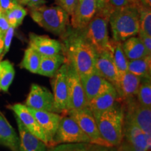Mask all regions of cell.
I'll return each instance as SVG.
<instances>
[{
	"label": "cell",
	"instance_id": "obj_4",
	"mask_svg": "<svg viewBox=\"0 0 151 151\" xmlns=\"http://www.w3.org/2000/svg\"><path fill=\"white\" fill-rule=\"evenodd\" d=\"M30 16L36 23L54 35L62 36L67 33L69 15L59 6L32 7Z\"/></svg>",
	"mask_w": 151,
	"mask_h": 151
},
{
	"label": "cell",
	"instance_id": "obj_19",
	"mask_svg": "<svg viewBox=\"0 0 151 151\" xmlns=\"http://www.w3.org/2000/svg\"><path fill=\"white\" fill-rule=\"evenodd\" d=\"M15 118L19 132V151H47L46 143L32 134L18 117L15 116Z\"/></svg>",
	"mask_w": 151,
	"mask_h": 151
},
{
	"label": "cell",
	"instance_id": "obj_44",
	"mask_svg": "<svg viewBox=\"0 0 151 151\" xmlns=\"http://www.w3.org/2000/svg\"><path fill=\"white\" fill-rule=\"evenodd\" d=\"M4 35H0V57L4 50Z\"/></svg>",
	"mask_w": 151,
	"mask_h": 151
},
{
	"label": "cell",
	"instance_id": "obj_8",
	"mask_svg": "<svg viewBox=\"0 0 151 151\" xmlns=\"http://www.w3.org/2000/svg\"><path fill=\"white\" fill-rule=\"evenodd\" d=\"M67 64L68 99L67 109L68 112L71 110L86 108L88 107V101L83 88L80 76L70 64L68 62Z\"/></svg>",
	"mask_w": 151,
	"mask_h": 151
},
{
	"label": "cell",
	"instance_id": "obj_1",
	"mask_svg": "<svg viewBox=\"0 0 151 151\" xmlns=\"http://www.w3.org/2000/svg\"><path fill=\"white\" fill-rule=\"evenodd\" d=\"M65 60L74 68L80 76L95 71L97 52L85 39L81 31H76L66 39Z\"/></svg>",
	"mask_w": 151,
	"mask_h": 151
},
{
	"label": "cell",
	"instance_id": "obj_46",
	"mask_svg": "<svg viewBox=\"0 0 151 151\" xmlns=\"http://www.w3.org/2000/svg\"><path fill=\"white\" fill-rule=\"evenodd\" d=\"M3 14V13H2V12H1V9H0V14Z\"/></svg>",
	"mask_w": 151,
	"mask_h": 151
},
{
	"label": "cell",
	"instance_id": "obj_28",
	"mask_svg": "<svg viewBox=\"0 0 151 151\" xmlns=\"http://www.w3.org/2000/svg\"><path fill=\"white\" fill-rule=\"evenodd\" d=\"M41 58V55L29 46L24 50L23 58L22 62H20V67L22 69L29 71V72L37 74L40 65Z\"/></svg>",
	"mask_w": 151,
	"mask_h": 151
},
{
	"label": "cell",
	"instance_id": "obj_34",
	"mask_svg": "<svg viewBox=\"0 0 151 151\" xmlns=\"http://www.w3.org/2000/svg\"><path fill=\"white\" fill-rule=\"evenodd\" d=\"M14 32L15 28L10 26V27L7 29V31L4 34V50L1 57H0V60H1L5 55L9 52L11 42H12L13 37L14 36Z\"/></svg>",
	"mask_w": 151,
	"mask_h": 151
},
{
	"label": "cell",
	"instance_id": "obj_45",
	"mask_svg": "<svg viewBox=\"0 0 151 151\" xmlns=\"http://www.w3.org/2000/svg\"><path fill=\"white\" fill-rule=\"evenodd\" d=\"M99 146H97V149H96V150H95V151H99Z\"/></svg>",
	"mask_w": 151,
	"mask_h": 151
},
{
	"label": "cell",
	"instance_id": "obj_17",
	"mask_svg": "<svg viewBox=\"0 0 151 151\" xmlns=\"http://www.w3.org/2000/svg\"><path fill=\"white\" fill-rule=\"evenodd\" d=\"M123 138L136 148L143 151H150L151 141L146 137V134L131 120L123 118L122 127Z\"/></svg>",
	"mask_w": 151,
	"mask_h": 151
},
{
	"label": "cell",
	"instance_id": "obj_43",
	"mask_svg": "<svg viewBox=\"0 0 151 151\" xmlns=\"http://www.w3.org/2000/svg\"><path fill=\"white\" fill-rule=\"evenodd\" d=\"M139 1L143 6L148 7V8L151 7V0H139Z\"/></svg>",
	"mask_w": 151,
	"mask_h": 151
},
{
	"label": "cell",
	"instance_id": "obj_32",
	"mask_svg": "<svg viewBox=\"0 0 151 151\" xmlns=\"http://www.w3.org/2000/svg\"><path fill=\"white\" fill-rule=\"evenodd\" d=\"M139 32L151 37V11L150 8L141 6L139 9Z\"/></svg>",
	"mask_w": 151,
	"mask_h": 151
},
{
	"label": "cell",
	"instance_id": "obj_21",
	"mask_svg": "<svg viewBox=\"0 0 151 151\" xmlns=\"http://www.w3.org/2000/svg\"><path fill=\"white\" fill-rule=\"evenodd\" d=\"M0 145L11 151H19V136L15 129L0 115Z\"/></svg>",
	"mask_w": 151,
	"mask_h": 151
},
{
	"label": "cell",
	"instance_id": "obj_22",
	"mask_svg": "<svg viewBox=\"0 0 151 151\" xmlns=\"http://www.w3.org/2000/svg\"><path fill=\"white\" fill-rule=\"evenodd\" d=\"M65 62V57L60 53L53 55H41L37 74L52 78Z\"/></svg>",
	"mask_w": 151,
	"mask_h": 151
},
{
	"label": "cell",
	"instance_id": "obj_16",
	"mask_svg": "<svg viewBox=\"0 0 151 151\" xmlns=\"http://www.w3.org/2000/svg\"><path fill=\"white\" fill-rule=\"evenodd\" d=\"M9 108L14 113L15 116L18 117L24 127L32 134L46 143L48 146V141L44 132L38 123L35 116L25 105L22 104H15L14 105L10 106Z\"/></svg>",
	"mask_w": 151,
	"mask_h": 151
},
{
	"label": "cell",
	"instance_id": "obj_47",
	"mask_svg": "<svg viewBox=\"0 0 151 151\" xmlns=\"http://www.w3.org/2000/svg\"><path fill=\"white\" fill-rule=\"evenodd\" d=\"M3 35V34L1 33V31H0V35Z\"/></svg>",
	"mask_w": 151,
	"mask_h": 151
},
{
	"label": "cell",
	"instance_id": "obj_48",
	"mask_svg": "<svg viewBox=\"0 0 151 151\" xmlns=\"http://www.w3.org/2000/svg\"><path fill=\"white\" fill-rule=\"evenodd\" d=\"M79 1V0H77V2H78V1Z\"/></svg>",
	"mask_w": 151,
	"mask_h": 151
},
{
	"label": "cell",
	"instance_id": "obj_11",
	"mask_svg": "<svg viewBox=\"0 0 151 151\" xmlns=\"http://www.w3.org/2000/svg\"><path fill=\"white\" fill-rule=\"evenodd\" d=\"M24 105L35 110L55 112L53 94L46 87L34 83L30 88Z\"/></svg>",
	"mask_w": 151,
	"mask_h": 151
},
{
	"label": "cell",
	"instance_id": "obj_23",
	"mask_svg": "<svg viewBox=\"0 0 151 151\" xmlns=\"http://www.w3.org/2000/svg\"><path fill=\"white\" fill-rule=\"evenodd\" d=\"M118 99V95L116 90L113 89L92 99L88 102V108L90 109L92 113L103 111L116 105Z\"/></svg>",
	"mask_w": 151,
	"mask_h": 151
},
{
	"label": "cell",
	"instance_id": "obj_24",
	"mask_svg": "<svg viewBox=\"0 0 151 151\" xmlns=\"http://www.w3.org/2000/svg\"><path fill=\"white\" fill-rule=\"evenodd\" d=\"M124 53L128 60L140 59L148 55L144 45L139 37H132L122 42Z\"/></svg>",
	"mask_w": 151,
	"mask_h": 151
},
{
	"label": "cell",
	"instance_id": "obj_20",
	"mask_svg": "<svg viewBox=\"0 0 151 151\" xmlns=\"http://www.w3.org/2000/svg\"><path fill=\"white\" fill-rule=\"evenodd\" d=\"M141 79L133 73L127 71L119 78L118 86L116 88L118 99L122 101L137 95Z\"/></svg>",
	"mask_w": 151,
	"mask_h": 151
},
{
	"label": "cell",
	"instance_id": "obj_27",
	"mask_svg": "<svg viewBox=\"0 0 151 151\" xmlns=\"http://www.w3.org/2000/svg\"><path fill=\"white\" fill-rule=\"evenodd\" d=\"M14 65L8 60H0V90L4 92L9 91L15 77Z\"/></svg>",
	"mask_w": 151,
	"mask_h": 151
},
{
	"label": "cell",
	"instance_id": "obj_6",
	"mask_svg": "<svg viewBox=\"0 0 151 151\" xmlns=\"http://www.w3.org/2000/svg\"><path fill=\"white\" fill-rule=\"evenodd\" d=\"M69 143H92V141L73 118L70 116H62L53 138V146Z\"/></svg>",
	"mask_w": 151,
	"mask_h": 151
},
{
	"label": "cell",
	"instance_id": "obj_10",
	"mask_svg": "<svg viewBox=\"0 0 151 151\" xmlns=\"http://www.w3.org/2000/svg\"><path fill=\"white\" fill-rule=\"evenodd\" d=\"M68 64L66 62L58 69L52 77V86L53 90L54 108L57 113H67Z\"/></svg>",
	"mask_w": 151,
	"mask_h": 151
},
{
	"label": "cell",
	"instance_id": "obj_2",
	"mask_svg": "<svg viewBox=\"0 0 151 151\" xmlns=\"http://www.w3.org/2000/svg\"><path fill=\"white\" fill-rule=\"evenodd\" d=\"M98 131L108 146L117 147L123 140V110L117 104L107 110L93 113Z\"/></svg>",
	"mask_w": 151,
	"mask_h": 151
},
{
	"label": "cell",
	"instance_id": "obj_41",
	"mask_svg": "<svg viewBox=\"0 0 151 151\" xmlns=\"http://www.w3.org/2000/svg\"><path fill=\"white\" fill-rule=\"evenodd\" d=\"M97 9H110L112 8L109 4V0H97Z\"/></svg>",
	"mask_w": 151,
	"mask_h": 151
},
{
	"label": "cell",
	"instance_id": "obj_18",
	"mask_svg": "<svg viewBox=\"0 0 151 151\" xmlns=\"http://www.w3.org/2000/svg\"><path fill=\"white\" fill-rule=\"evenodd\" d=\"M29 37V46L41 55H53L62 52V45L58 40L47 36L37 35L34 33H30Z\"/></svg>",
	"mask_w": 151,
	"mask_h": 151
},
{
	"label": "cell",
	"instance_id": "obj_38",
	"mask_svg": "<svg viewBox=\"0 0 151 151\" xmlns=\"http://www.w3.org/2000/svg\"><path fill=\"white\" fill-rule=\"evenodd\" d=\"M118 151H143L136 148L127 141H122L119 146L116 147Z\"/></svg>",
	"mask_w": 151,
	"mask_h": 151
},
{
	"label": "cell",
	"instance_id": "obj_40",
	"mask_svg": "<svg viewBox=\"0 0 151 151\" xmlns=\"http://www.w3.org/2000/svg\"><path fill=\"white\" fill-rule=\"evenodd\" d=\"M9 27H10V24L7 20L5 14H0V31L4 35Z\"/></svg>",
	"mask_w": 151,
	"mask_h": 151
},
{
	"label": "cell",
	"instance_id": "obj_5",
	"mask_svg": "<svg viewBox=\"0 0 151 151\" xmlns=\"http://www.w3.org/2000/svg\"><path fill=\"white\" fill-rule=\"evenodd\" d=\"M112 10L97 9L87 27L81 31L85 39L91 44L97 53L111 50V49L108 24Z\"/></svg>",
	"mask_w": 151,
	"mask_h": 151
},
{
	"label": "cell",
	"instance_id": "obj_39",
	"mask_svg": "<svg viewBox=\"0 0 151 151\" xmlns=\"http://www.w3.org/2000/svg\"><path fill=\"white\" fill-rule=\"evenodd\" d=\"M19 4L26 5L27 6L32 8V7L39 6L43 5L46 3L45 0H17Z\"/></svg>",
	"mask_w": 151,
	"mask_h": 151
},
{
	"label": "cell",
	"instance_id": "obj_15",
	"mask_svg": "<svg viewBox=\"0 0 151 151\" xmlns=\"http://www.w3.org/2000/svg\"><path fill=\"white\" fill-rule=\"evenodd\" d=\"M98 74L110 82L116 88L119 81V74L113 61L111 50L97 53L94 65Z\"/></svg>",
	"mask_w": 151,
	"mask_h": 151
},
{
	"label": "cell",
	"instance_id": "obj_12",
	"mask_svg": "<svg viewBox=\"0 0 151 151\" xmlns=\"http://www.w3.org/2000/svg\"><path fill=\"white\" fill-rule=\"evenodd\" d=\"M97 11V0H79L71 15V25L76 31L87 27Z\"/></svg>",
	"mask_w": 151,
	"mask_h": 151
},
{
	"label": "cell",
	"instance_id": "obj_26",
	"mask_svg": "<svg viewBox=\"0 0 151 151\" xmlns=\"http://www.w3.org/2000/svg\"><path fill=\"white\" fill-rule=\"evenodd\" d=\"M111 54H112L113 61H114L115 65L119 74V78H120V76L127 71L129 60L126 58L122 50V42H118L113 40L111 41Z\"/></svg>",
	"mask_w": 151,
	"mask_h": 151
},
{
	"label": "cell",
	"instance_id": "obj_33",
	"mask_svg": "<svg viewBox=\"0 0 151 151\" xmlns=\"http://www.w3.org/2000/svg\"><path fill=\"white\" fill-rule=\"evenodd\" d=\"M109 4L113 9L127 6H134L139 9L143 6L139 0H109Z\"/></svg>",
	"mask_w": 151,
	"mask_h": 151
},
{
	"label": "cell",
	"instance_id": "obj_29",
	"mask_svg": "<svg viewBox=\"0 0 151 151\" xmlns=\"http://www.w3.org/2000/svg\"><path fill=\"white\" fill-rule=\"evenodd\" d=\"M139 104L147 108H151V78L141 79L137 95Z\"/></svg>",
	"mask_w": 151,
	"mask_h": 151
},
{
	"label": "cell",
	"instance_id": "obj_14",
	"mask_svg": "<svg viewBox=\"0 0 151 151\" xmlns=\"http://www.w3.org/2000/svg\"><path fill=\"white\" fill-rule=\"evenodd\" d=\"M88 104L97 96L116 89L114 86L94 71L90 74L80 76Z\"/></svg>",
	"mask_w": 151,
	"mask_h": 151
},
{
	"label": "cell",
	"instance_id": "obj_30",
	"mask_svg": "<svg viewBox=\"0 0 151 151\" xmlns=\"http://www.w3.org/2000/svg\"><path fill=\"white\" fill-rule=\"evenodd\" d=\"M97 146L90 143H60L49 148L48 151H95Z\"/></svg>",
	"mask_w": 151,
	"mask_h": 151
},
{
	"label": "cell",
	"instance_id": "obj_31",
	"mask_svg": "<svg viewBox=\"0 0 151 151\" xmlns=\"http://www.w3.org/2000/svg\"><path fill=\"white\" fill-rule=\"evenodd\" d=\"M27 14V10L23 8L21 4H18L4 14L10 26L16 29L22 24Z\"/></svg>",
	"mask_w": 151,
	"mask_h": 151
},
{
	"label": "cell",
	"instance_id": "obj_25",
	"mask_svg": "<svg viewBox=\"0 0 151 151\" xmlns=\"http://www.w3.org/2000/svg\"><path fill=\"white\" fill-rule=\"evenodd\" d=\"M127 71L139 77L141 79L150 78L151 56H146L137 60H129Z\"/></svg>",
	"mask_w": 151,
	"mask_h": 151
},
{
	"label": "cell",
	"instance_id": "obj_7",
	"mask_svg": "<svg viewBox=\"0 0 151 151\" xmlns=\"http://www.w3.org/2000/svg\"><path fill=\"white\" fill-rule=\"evenodd\" d=\"M125 113L124 118L131 120L146 134L151 141V108H147L139 104L134 97L124 100Z\"/></svg>",
	"mask_w": 151,
	"mask_h": 151
},
{
	"label": "cell",
	"instance_id": "obj_3",
	"mask_svg": "<svg viewBox=\"0 0 151 151\" xmlns=\"http://www.w3.org/2000/svg\"><path fill=\"white\" fill-rule=\"evenodd\" d=\"M109 22L112 32L113 40L123 42L139 33V9L134 6L113 9L109 16Z\"/></svg>",
	"mask_w": 151,
	"mask_h": 151
},
{
	"label": "cell",
	"instance_id": "obj_9",
	"mask_svg": "<svg viewBox=\"0 0 151 151\" xmlns=\"http://www.w3.org/2000/svg\"><path fill=\"white\" fill-rule=\"evenodd\" d=\"M67 113L69 116L77 122L83 132L90 138L92 144L109 147L100 137L93 113L90 109L86 107L84 109L69 111Z\"/></svg>",
	"mask_w": 151,
	"mask_h": 151
},
{
	"label": "cell",
	"instance_id": "obj_37",
	"mask_svg": "<svg viewBox=\"0 0 151 151\" xmlns=\"http://www.w3.org/2000/svg\"><path fill=\"white\" fill-rule=\"evenodd\" d=\"M138 35H139V37L142 41L143 44L144 45L148 55L151 56V37L140 32L138 33Z\"/></svg>",
	"mask_w": 151,
	"mask_h": 151
},
{
	"label": "cell",
	"instance_id": "obj_36",
	"mask_svg": "<svg viewBox=\"0 0 151 151\" xmlns=\"http://www.w3.org/2000/svg\"><path fill=\"white\" fill-rule=\"evenodd\" d=\"M18 4L17 0H0V9L3 14H6Z\"/></svg>",
	"mask_w": 151,
	"mask_h": 151
},
{
	"label": "cell",
	"instance_id": "obj_13",
	"mask_svg": "<svg viewBox=\"0 0 151 151\" xmlns=\"http://www.w3.org/2000/svg\"><path fill=\"white\" fill-rule=\"evenodd\" d=\"M33 114L43 129L48 141V148L53 146V138L59 126L62 116L58 113L52 111H39L28 108Z\"/></svg>",
	"mask_w": 151,
	"mask_h": 151
},
{
	"label": "cell",
	"instance_id": "obj_42",
	"mask_svg": "<svg viewBox=\"0 0 151 151\" xmlns=\"http://www.w3.org/2000/svg\"><path fill=\"white\" fill-rule=\"evenodd\" d=\"M99 151H118L116 147L114 146H99Z\"/></svg>",
	"mask_w": 151,
	"mask_h": 151
},
{
	"label": "cell",
	"instance_id": "obj_35",
	"mask_svg": "<svg viewBox=\"0 0 151 151\" xmlns=\"http://www.w3.org/2000/svg\"><path fill=\"white\" fill-rule=\"evenodd\" d=\"M58 6L64 9L69 16L72 14L74 8L77 4V0H55Z\"/></svg>",
	"mask_w": 151,
	"mask_h": 151
}]
</instances>
